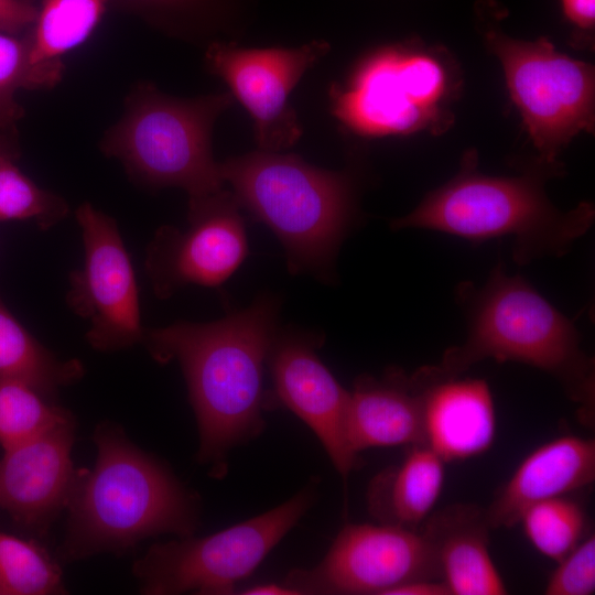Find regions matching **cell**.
Returning <instances> with one entry per match:
<instances>
[{
  "mask_svg": "<svg viewBox=\"0 0 595 595\" xmlns=\"http://www.w3.org/2000/svg\"><path fill=\"white\" fill-rule=\"evenodd\" d=\"M278 311L277 299L261 296L215 322L144 331L142 343L156 363L181 366L198 426L197 461L213 477L226 474L230 450L263 429V374Z\"/></svg>",
  "mask_w": 595,
  "mask_h": 595,
  "instance_id": "1",
  "label": "cell"
},
{
  "mask_svg": "<svg viewBox=\"0 0 595 595\" xmlns=\"http://www.w3.org/2000/svg\"><path fill=\"white\" fill-rule=\"evenodd\" d=\"M93 441L95 465L76 470L66 506L62 560L120 555L163 533L176 538L194 534L199 521L198 497L169 467L133 444L117 423H99Z\"/></svg>",
  "mask_w": 595,
  "mask_h": 595,
  "instance_id": "2",
  "label": "cell"
},
{
  "mask_svg": "<svg viewBox=\"0 0 595 595\" xmlns=\"http://www.w3.org/2000/svg\"><path fill=\"white\" fill-rule=\"evenodd\" d=\"M477 165V152L468 150L455 176L390 227L433 229L475 241L512 236V257L520 266L566 255L591 228V203L563 212L545 194V181L562 172L559 163L538 159L511 177L483 174Z\"/></svg>",
  "mask_w": 595,
  "mask_h": 595,
  "instance_id": "3",
  "label": "cell"
},
{
  "mask_svg": "<svg viewBox=\"0 0 595 595\" xmlns=\"http://www.w3.org/2000/svg\"><path fill=\"white\" fill-rule=\"evenodd\" d=\"M456 298L467 337L432 366L439 376L458 377L488 358L518 361L548 372L572 400L591 409L594 360L582 349L575 325L526 279L508 275L498 262L483 285L461 282Z\"/></svg>",
  "mask_w": 595,
  "mask_h": 595,
  "instance_id": "4",
  "label": "cell"
},
{
  "mask_svg": "<svg viewBox=\"0 0 595 595\" xmlns=\"http://www.w3.org/2000/svg\"><path fill=\"white\" fill-rule=\"evenodd\" d=\"M219 164L239 206L279 238L290 271L327 272L354 217L349 177L277 151Z\"/></svg>",
  "mask_w": 595,
  "mask_h": 595,
  "instance_id": "5",
  "label": "cell"
},
{
  "mask_svg": "<svg viewBox=\"0 0 595 595\" xmlns=\"http://www.w3.org/2000/svg\"><path fill=\"white\" fill-rule=\"evenodd\" d=\"M232 100L228 93L178 99L142 88L106 134L102 150L147 184L181 187L190 199L209 196L224 184L212 153V130Z\"/></svg>",
  "mask_w": 595,
  "mask_h": 595,
  "instance_id": "6",
  "label": "cell"
},
{
  "mask_svg": "<svg viewBox=\"0 0 595 595\" xmlns=\"http://www.w3.org/2000/svg\"><path fill=\"white\" fill-rule=\"evenodd\" d=\"M456 72L441 50L410 42L365 58L344 86L331 91L333 112L364 137L440 133L450 128Z\"/></svg>",
  "mask_w": 595,
  "mask_h": 595,
  "instance_id": "7",
  "label": "cell"
},
{
  "mask_svg": "<svg viewBox=\"0 0 595 595\" xmlns=\"http://www.w3.org/2000/svg\"><path fill=\"white\" fill-rule=\"evenodd\" d=\"M311 485L275 508L214 534L155 543L134 561L142 594L230 595L312 506Z\"/></svg>",
  "mask_w": 595,
  "mask_h": 595,
  "instance_id": "8",
  "label": "cell"
},
{
  "mask_svg": "<svg viewBox=\"0 0 595 595\" xmlns=\"http://www.w3.org/2000/svg\"><path fill=\"white\" fill-rule=\"evenodd\" d=\"M485 41L501 63L539 159L558 163L556 155L576 134L594 129V67L560 53L544 37L517 40L490 28Z\"/></svg>",
  "mask_w": 595,
  "mask_h": 595,
  "instance_id": "9",
  "label": "cell"
},
{
  "mask_svg": "<svg viewBox=\"0 0 595 595\" xmlns=\"http://www.w3.org/2000/svg\"><path fill=\"white\" fill-rule=\"evenodd\" d=\"M76 220L84 262L69 273L66 303L89 322L87 343L102 353L142 343L138 282L116 220L89 203L76 209Z\"/></svg>",
  "mask_w": 595,
  "mask_h": 595,
  "instance_id": "10",
  "label": "cell"
},
{
  "mask_svg": "<svg viewBox=\"0 0 595 595\" xmlns=\"http://www.w3.org/2000/svg\"><path fill=\"white\" fill-rule=\"evenodd\" d=\"M422 578L441 580L422 529L348 523L315 567L290 572L283 584L298 595H386Z\"/></svg>",
  "mask_w": 595,
  "mask_h": 595,
  "instance_id": "11",
  "label": "cell"
},
{
  "mask_svg": "<svg viewBox=\"0 0 595 595\" xmlns=\"http://www.w3.org/2000/svg\"><path fill=\"white\" fill-rule=\"evenodd\" d=\"M239 204L224 188L190 199L188 227H160L145 250L144 267L154 294L171 298L197 284L216 288L227 281L248 255Z\"/></svg>",
  "mask_w": 595,
  "mask_h": 595,
  "instance_id": "12",
  "label": "cell"
},
{
  "mask_svg": "<svg viewBox=\"0 0 595 595\" xmlns=\"http://www.w3.org/2000/svg\"><path fill=\"white\" fill-rule=\"evenodd\" d=\"M328 51L325 41L295 48L213 43L206 62L250 113L260 149L278 152L295 143L302 133L296 112L289 104L290 94Z\"/></svg>",
  "mask_w": 595,
  "mask_h": 595,
  "instance_id": "13",
  "label": "cell"
},
{
  "mask_svg": "<svg viewBox=\"0 0 595 595\" xmlns=\"http://www.w3.org/2000/svg\"><path fill=\"white\" fill-rule=\"evenodd\" d=\"M321 339L304 333L275 335L267 366L272 401L291 410L314 432L334 467L346 480L359 465L349 447L347 391L316 354Z\"/></svg>",
  "mask_w": 595,
  "mask_h": 595,
  "instance_id": "14",
  "label": "cell"
},
{
  "mask_svg": "<svg viewBox=\"0 0 595 595\" xmlns=\"http://www.w3.org/2000/svg\"><path fill=\"white\" fill-rule=\"evenodd\" d=\"M75 428V418L71 414L35 436L3 450L0 508L20 527L43 533L66 509L77 470L72 462Z\"/></svg>",
  "mask_w": 595,
  "mask_h": 595,
  "instance_id": "15",
  "label": "cell"
},
{
  "mask_svg": "<svg viewBox=\"0 0 595 595\" xmlns=\"http://www.w3.org/2000/svg\"><path fill=\"white\" fill-rule=\"evenodd\" d=\"M416 374L423 386L424 444L445 463L488 451L495 441L497 421L487 382L444 378L432 366Z\"/></svg>",
  "mask_w": 595,
  "mask_h": 595,
  "instance_id": "16",
  "label": "cell"
},
{
  "mask_svg": "<svg viewBox=\"0 0 595 595\" xmlns=\"http://www.w3.org/2000/svg\"><path fill=\"white\" fill-rule=\"evenodd\" d=\"M595 442L575 435L553 439L528 454L485 510L490 529L519 524L532 505L593 484Z\"/></svg>",
  "mask_w": 595,
  "mask_h": 595,
  "instance_id": "17",
  "label": "cell"
},
{
  "mask_svg": "<svg viewBox=\"0 0 595 595\" xmlns=\"http://www.w3.org/2000/svg\"><path fill=\"white\" fill-rule=\"evenodd\" d=\"M350 450L424 444L423 386L416 374L390 368L379 377L360 376L350 391L347 414Z\"/></svg>",
  "mask_w": 595,
  "mask_h": 595,
  "instance_id": "18",
  "label": "cell"
},
{
  "mask_svg": "<svg viewBox=\"0 0 595 595\" xmlns=\"http://www.w3.org/2000/svg\"><path fill=\"white\" fill-rule=\"evenodd\" d=\"M422 526L451 595L508 593L489 552L485 510L473 504H454L430 515Z\"/></svg>",
  "mask_w": 595,
  "mask_h": 595,
  "instance_id": "19",
  "label": "cell"
},
{
  "mask_svg": "<svg viewBox=\"0 0 595 595\" xmlns=\"http://www.w3.org/2000/svg\"><path fill=\"white\" fill-rule=\"evenodd\" d=\"M445 462L425 444L377 475L368 489L369 512L380 523L416 529L431 515L444 483Z\"/></svg>",
  "mask_w": 595,
  "mask_h": 595,
  "instance_id": "20",
  "label": "cell"
},
{
  "mask_svg": "<svg viewBox=\"0 0 595 595\" xmlns=\"http://www.w3.org/2000/svg\"><path fill=\"white\" fill-rule=\"evenodd\" d=\"M0 374L21 379L46 399L85 375L78 359H60L9 311L0 296Z\"/></svg>",
  "mask_w": 595,
  "mask_h": 595,
  "instance_id": "21",
  "label": "cell"
},
{
  "mask_svg": "<svg viewBox=\"0 0 595 595\" xmlns=\"http://www.w3.org/2000/svg\"><path fill=\"white\" fill-rule=\"evenodd\" d=\"M108 0H44L29 41L32 65L56 85L62 56L82 44L98 24Z\"/></svg>",
  "mask_w": 595,
  "mask_h": 595,
  "instance_id": "22",
  "label": "cell"
},
{
  "mask_svg": "<svg viewBox=\"0 0 595 595\" xmlns=\"http://www.w3.org/2000/svg\"><path fill=\"white\" fill-rule=\"evenodd\" d=\"M64 593L62 570L42 545L0 532V595Z\"/></svg>",
  "mask_w": 595,
  "mask_h": 595,
  "instance_id": "23",
  "label": "cell"
},
{
  "mask_svg": "<svg viewBox=\"0 0 595 595\" xmlns=\"http://www.w3.org/2000/svg\"><path fill=\"white\" fill-rule=\"evenodd\" d=\"M71 414L25 381L0 374V446L3 450L35 436Z\"/></svg>",
  "mask_w": 595,
  "mask_h": 595,
  "instance_id": "24",
  "label": "cell"
},
{
  "mask_svg": "<svg viewBox=\"0 0 595 595\" xmlns=\"http://www.w3.org/2000/svg\"><path fill=\"white\" fill-rule=\"evenodd\" d=\"M519 523L536 550L558 562L585 538L586 515L578 502L561 496L532 505Z\"/></svg>",
  "mask_w": 595,
  "mask_h": 595,
  "instance_id": "25",
  "label": "cell"
},
{
  "mask_svg": "<svg viewBox=\"0 0 595 595\" xmlns=\"http://www.w3.org/2000/svg\"><path fill=\"white\" fill-rule=\"evenodd\" d=\"M15 159L0 158V221L33 220L40 229L48 230L67 216L68 204L39 187L20 171Z\"/></svg>",
  "mask_w": 595,
  "mask_h": 595,
  "instance_id": "26",
  "label": "cell"
},
{
  "mask_svg": "<svg viewBox=\"0 0 595 595\" xmlns=\"http://www.w3.org/2000/svg\"><path fill=\"white\" fill-rule=\"evenodd\" d=\"M51 87L31 63L29 41L0 33V130H12L23 116L15 97L19 89Z\"/></svg>",
  "mask_w": 595,
  "mask_h": 595,
  "instance_id": "27",
  "label": "cell"
},
{
  "mask_svg": "<svg viewBox=\"0 0 595 595\" xmlns=\"http://www.w3.org/2000/svg\"><path fill=\"white\" fill-rule=\"evenodd\" d=\"M550 575L547 595H591L595 591V537L588 534L564 558Z\"/></svg>",
  "mask_w": 595,
  "mask_h": 595,
  "instance_id": "28",
  "label": "cell"
},
{
  "mask_svg": "<svg viewBox=\"0 0 595 595\" xmlns=\"http://www.w3.org/2000/svg\"><path fill=\"white\" fill-rule=\"evenodd\" d=\"M37 10L29 0H0V31L17 33L35 21Z\"/></svg>",
  "mask_w": 595,
  "mask_h": 595,
  "instance_id": "29",
  "label": "cell"
},
{
  "mask_svg": "<svg viewBox=\"0 0 595 595\" xmlns=\"http://www.w3.org/2000/svg\"><path fill=\"white\" fill-rule=\"evenodd\" d=\"M565 19L589 36L595 25V0H560Z\"/></svg>",
  "mask_w": 595,
  "mask_h": 595,
  "instance_id": "30",
  "label": "cell"
},
{
  "mask_svg": "<svg viewBox=\"0 0 595 595\" xmlns=\"http://www.w3.org/2000/svg\"><path fill=\"white\" fill-rule=\"evenodd\" d=\"M386 595H451L448 588L441 580H414L398 585Z\"/></svg>",
  "mask_w": 595,
  "mask_h": 595,
  "instance_id": "31",
  "label": "cell"
},
{
  "mask_svg": "<svg viewBox=\"0 0 595 595\" xmlns=\"http://www.w3.org/2000/svg\"><path fill=\"white\" fill-rule=\"evenodd\" d=\"M241 594L245 595H298V593L285 584H259L246 588Z\"/></svg>",
  "mask_w": 595,
  "mask_h": 595,
  "instance_id": "32",
  "label": "cell"
},
{
  "mask_svg": "<svg viewBox=\"0 0 595 595\" xmlns=\"http://www.w3.org/2000/svg\"><path fill=\"white\" fill-rule=\"evenodd\" d=\"M140 4L150 7L178 8L193 4L201 0H131Z\"/></svg>",
  "mask_w": 595,
  "mask_h": 595,
  "instance_id": "33",
  "label": "cell"
},
{
  "mask_svg": "<svg viewBox=\"0 0 595 595\" xmlns=\"http://www.w3.org/2000/svg\"><path fill=\"white\" fill-rule=\"evenodd\" d=\"M3 137L4 136H0V158L6 156V155L18 158V151L15 149V145L8 139H4Z\"/></svg>",
  "mask_w": 595,
  "mask_h": 595,
  "instance_id": "34",
  "label": "cell"
}]
</instances>
